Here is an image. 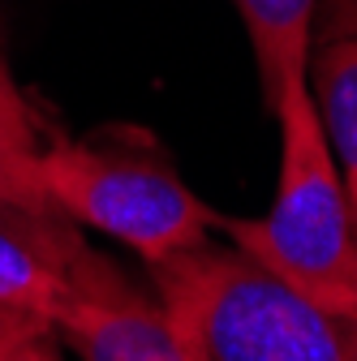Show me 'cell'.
Returning a JSON list of instances; mask_svg holds the SVG:
<instances>
[{
  "mask_svg": "<svg viewBox=\"0 0 357 361\" xmlns=\"http://www.w3.org/2000/svg\"><path fill=\"white\" fill-rule=\"evenodd\" d=\"M39 180L69 224L116 237L147 262L202 245L224 219L159 151H133L125 142H43Z\"/></svg>",
  "mask_w": 357,
  "mask_h": 361,
  "instance_id": "3",
  "label": "cell"
},
{
  "mask_svg": "<svg viewBox=\"0 0 357 361\" xmlns=\"http://www.w3.org/2000/svg\"><path fill=\"white\" fill-rule=\"evenodd\" d=\"M0 211H9V207H5V202H0ZM9 215H22V211H9ZM30 219H35V215H30Z\"/></svg>",
  "mask_w": 357,
  "mask_h": 361,
  "instance_id": "11",
  "label": "cell"
},
{
  "mask_svg": "<svg viewBox=\"0 0 357 361\" xmlns=\"http://www.w3.org/2000/svg\"><path fill=\"white\" fill-rule=\"evenodd\" d=\"M310 95H315L327 147L336 155L344 194L357 224V39H323L310 52Z\"/></svg>",
  "mask_w": 357,
  "mask_h": 361,
  "instance_id": "7",
  "label": "cell"
},
{
  "mask_svg": "<svg viewBox=\"0 0 357 361\" xmlns=\"http://www.w3.org/2000/svg\"><path fill=\"white\" fill-rule=\"evenodd\" d=\"M272 116L280 125L272 207L254 219L224 215L219 228L310 301L357 319V224L305 73L284 86Z\"/></svg>",
  "mask_w": 357,
  "mask_h": 361,
  "instance_id": "2",
  "label": "cell"
},
{
  "mask_svg": "<svg viewBox=\"0 0 357 361\" xmlns=\"http://www.w3.org/2000/svg\"><path fill=\"white\" fill-rule=\"evenodd\" d=\"M52 336H61L82 361H194L164 305L147 301L86 241L65 258V297Z\"/></svg>",
  "mask_w": 357,
  "mask_h": 361,
  "instance_id": "4",
  "label": "cell"
},
{
  "mask_svg": "<svg viewBox=\"0 0 357 361\" xmlns=\"http://www.w3.org/2000/svg\"><path fill=\"white\" fill-rule=\"evenodd\" d=\"M78 245L69 219L0 211V361H26L48 344L65 297V258Z\"/></svg>",
  "mask_w": 357,
  "mask_h": 361,
  "instance_id": "5",
  "label": "cell"
},
{
  "mask_svg": "<svg viewBox=\"0 0 357 361\" xmlns=\"http://www.w3.org/2000/svg\"><path fill=\"white\" fill-rule=\"evenodd\" d=\"M26 361H52V353H48V344H43V348H35V353H30Z\"/></svg>",
  "mask_w": 357,
  "mask_h": 361,
  "instance_id": "10",
  "label": "cell"
},
{
  "mask_svg": "<svg viewBox=\"0 0 357 361\" xmlns=\"http://www.w3.org/2000/svg\"><path fill=\"white\" fill-rule=\"evenodd\" d=\"M176 340L194 361H357V319L310 301L246 250L190 245L151 262Z\"/></svg>",
  "mask_w": 357,
  "mask_h": 361,
  "instance_id": "1",
  "label": "cell"
},
{
  "mask_svg": "<svg viewBox=\"0 0 357 361\" xmlns=\"http://www.w3.org/2000/svg\"><path fill=\"white\" fill-rule=\"evenodd\" d=\"M39 121L18 90L9 65L0 61V202L35 219H65L39 180Z\"/></svg>",
  "mask_w": 357,
  "mask_h": 361,
  "instance_id": "8",
  "label": "cell"
},
{
  "mask_svg": "<svg viewBox=\"0 0 357 361\" xmlns=\"http://www.w3.org/2000/svg\"><path fill=\"white\" fill-rule=\"evenodd\" d=\"M323 39H357V0H319L315 43Z\"/></svg>",
  "mask_w": 357,
  "mask_h": 361,
  "instance_id": "9",
  "label": "cell"
},
{
  "mask_svg": "<svg viewBox=\"0 0 357 361\" xmlns=\"http://www.w3.org/2000/svg\"><path fill=\"white\" fill-rule=\"evenodd\" d=\"M233 9L241 13L254 69H258V90L267 112H272L284 95V86L310 73L319 0H233Z\"/></svg>",
  "mask_w": 357,
  "mask_h": 361,
  "instance_id": "6",
  "label": "cell"
}]
</instances>
